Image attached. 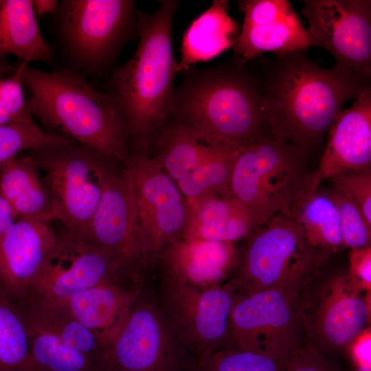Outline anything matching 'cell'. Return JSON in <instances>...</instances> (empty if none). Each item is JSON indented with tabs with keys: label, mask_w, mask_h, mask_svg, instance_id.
<instances>
[{
	"label": "cell",
	"mask_w": 371,
	"mask_h": 371,
	"mask_svg": "<svg viewBox=\"0 0 371 371\" xmlns=\"http://www.w3.org/2000/svg\"><path fill=\"white\" fill-rule=\"evenodd\" d=\"M247 63L234 56L216 66L181 71L169 119L203 139L236 148L268 134L262 99Z\"/></svg>",
	"instance_id": "cell-3"
},
{
	"label": "cell",
	"mask_w": 371,
	"mask_h": 371,
	"mask_svg": "<svg viewBox=\"0 0 371 371\" xmlns=\"http://www.w3.org/2000/svg\"><path fill=\"white\" fill-rule=\"evenodd\" d=\"M327 193L339 213L344 247L355 249L370 246L371 227L359 209L339 191L333 189Z\"/></svg>",
	"instance_id": "cell-33"
},
{
	"label": "cell",
	"mask_w": 371,
	"mask_h": 371,
	"mask_svg": "<svg viewBox=\"0 0 371 371\" xmlns=\"http://www.w3.org/2000/svg\"><path fill=\"white\" fill-rule=\"evenodd\" d=\"M233 301L234 290L227 282L207 288L164 282L159 306L198 361L225 346Z\"/></svg>",
	"instance_id": "cell-13"
},
{
	"label": "cell",
	"mask_w": 371,
	"mask_h": 371,
	"mask_svg": "<svg viewBox=\"0 0 371 371\" xmlns=\"http://www.w3.org/2000/svg\"><path fill=\"white\" fill-rule=\"evenodd\" d=\"M364 292L356 289L348 276L332 279L313 318L307 321L319 351L346 350L368 329L370 307Z\"/></svg>",
	"instance_id": "cell-21"
},
{
	"label": "cell",
	"mask_w": 371,
	"mask_h": 371,
	"mask_svg": "<svg viewBox=\"0 0 371 371\" xmlns=\"http://www.w3.org/2000/svg\"><path fill=\"white\" fill-rule=\"evenodd\" d=\"M302 148L268 134L238 150L233 167V196L263 219L291 216L314 188V172Z\"/></svg>",
	"instance_id": "cell-5"
},
{
	"label": "cell",
	"mask_w": 371,
	"mask_h": 371,
	"mask_svg": "<svg viewBox=\"0 0 371 371\" xmlns=\"http://www.w3.org/2000/svg\"><path fill=\"white\" fill-rule=\"evenodd\" d=\"M57 238L51 223L17 218L0 240V290L12 302L27 296Z\"/></svg>",
	"instance_id": "cell-18"
},
{
	"label": "cell",
	"mask_w": 371,
	"mask_h": 371,
	"mask_svg": "<svg viewBox=\"0 0 371 371\" xmlns=\"http://www.w3.org/2000/svg\"><path fill=\"white\" fill-rule=\"evenodd\" d=\"M27 371H35V370L32 367Z\"/></svg>",
	"instance_id": "cell-42"
},
{
	"label": "cell",
	"mask_w": 371,
	"mask_h": 371,
	"mask_svg": "<svg viewBox=\"0 0 371 371\" xmlns=\"http://www.w3.org/2000/svg\"><path fill=\"white\" fill-rule=\"evenodd\" d=\"M284 363L254 351L224 348L196 361L193 371H284Z\"/></svg>",
	"instance_id": "cell-31"
},
{
	"label": "cell",
	"mask_w": 371,
	"mask_h": 371,
	"mask_svg": "<svg viewBox=\"0 0 371 371\" xmlns=\"http://www.w3.org/2000/svg\"><path fill=\"white\" fill-rule=\"evenodd\" d=\"M175 0L152 13L138 12L139 41L133 56L117 68L105 92L124 125L131 150L148 153L169 118L179 73L172 49Z\"/></svg>",
	"instance_id": "cell-2"
},
{
	"label": "cell",
	"mask_w": 371,
	"mask_h": 371,
	"mask_svg": "<svg viewBox=\"0 0 371 371\" xmlns=\"http://www.w3.org/2000/svg\"><path fill=\"white\" fill-rule=\"evenodd\" d=\"M0 196L10 205L17 218L53 222L51 194L32 155H18L0 172Z\"/></svg>",
	"instance_id": "cell-24"
},
{
	"label": "cell",
	"mask_w": 371,
	"mask_h": 371,
	"mask_svg": "<svg viewBox=\"0 0 371 371\" xmlns=\"http://www.w3.org/2000/svg\"><path fill=\"white\" fill-rule=\"evenodd\" d=\"M27 64L23 61L11 77L0 79V126L34 123L22 87V73Z\"/></svg>",
	"instance_id": "cell-34"
},
{
	"label": "cell",
	"mask_w": 371,
	"mask_h": 371,
	"mask_svg": "<svg viewBox=\"0 0 371 371\" xmlns=\"http://www.w3.org/2000/svg\"><path fill=\"white\" fill-rule=\"evenodd\" d=\"M284 371H337L322 352L311 345H303L284 360Z\"/></svg>",
	"instance_id": "cell-36"
},
{
	"label": "cell",
	"mask_w": 371,
	"mask_h": 371,
	"mask_svg": "<svg viewBox=\"0 0 371 371\" xmlns=\"http://www.w3.org/2000/svg\"><path fill=\"white\" fill-rule=\"evenodd\" d=\"M58 1L56 0H34L32 1L33 9L36 19H39L44 14L56 10Z\"/></svg>",
	"instance_id": "cell-40"
},
{
	"label": "cell",
	"mask_w": 371,
	"mask_h": 371,
	"mask_svg": "<svg viewBox=\"0 0 371 371\" xmlns=\"http://www.w3.org/2000/svg\"><path fill=\"white\" fill-rule=\"evenodd\" d=\"M56 229L55 245L29 293L60 302L79 291L104 282L142 284L89 243L80 232L60 223Z\"/></svg>",
	"instance_id": "cell-16"
},
{
	"label": "cell",
	"mask_w": 371,
	"mask_h": 371,
	"mask_svg": "<svg viewBox=\"0 0 371 371\" xmlns=\"http://www.w3.org/2000/svg\"><path fill=\"white\" fill-rule=\"evenodd\" d=\"M315 44L335 60L333 67L371 79V1H302Z\"/></svg>",
	"instance_id": "cell-14"
},
{
	"label": "cell",
	"mask_w": 371,
	"mask_h": 371,
	"mask_svg": "<svg viewBox=\"0 0 371 371\" xmlns=\"http://www.w3.org/2000/svg\"><path fill=\"white\" fill-rule=\"evenodd\" d=\"M7 54L27 63H52V51L38 28L32 1L0 0V58Z\"/></svg>",
	"instance_id": "cell-26"
},
{
	"label": "cell",
	"mask_w": 371,
	"mask_h": 371,
	"mask_svg": "<svg viewBox=\"0 0 371 371\" xmlns=\"http://www.w3.org/2000/svg\"><path fill=\"white\" fill-rule=\"evenodd\" d=\"M188 224L183 238L235 243L248 238L266 220L232 192L186 199Z\"/></svg>",
	"instance_id": "cell-23"
},
{
	"label": "cell",
	"mask_w": 371,
	"mask_h": 371,
	"mask_svg": "<svg viewBox=\"0 0 371 371\" xmlns=\"http://www.w3.org/2000/svg\"><path fill=\"white\" fill-rule=\"evenodd\" d=\"M229 9L227 1L214 0L192 21L183 37L179 73L198 62L211 60L236 44L239 26L229 14Z\"/></svg>",
	"instance_id": "cell-25"
},
{
	"label": "cell",
	"mask_w": 371,
	"mask_h": 371,
	"mask_svg": "<svg viewBox=\"0 0 371 371\" xmlns=\"http://www.w3.org/2000/svg\"><path fill=\"white\" fill-rule=\"evenodd\" d=\"M238 4L244 22L234 52L240 59L249 62L267 52L280 55L315 47L289 1L240 0Z\"/></svg>",
	"instance_id": "cell-17"
},
{
	"label": "cell",
	"mask_w": 371,
	"mask_h": 371,
	"mask_svg": "<svg viewBox=\"0 0 371 371\" xmlns=\"http://www.w3.org/2000/svg\"><path fill=\"white\" fill-rule=\"evenodd\" d=\"M370 331L366 329L350 344L349 349L356 364L370 366Z\"/></svg>",
	"instance_id": "cell-38"
},
{
	"label": "cell",
	"mask_w": 371,
	"mask_h": 371,
	"mask_svg": "<svg viewBox=\"0 0 371 371\" xmlns=\"http://www.w3.org/2000/svg\"><path fill=\"white\" fill-rule=\"evenodd\" d=\"M330 179L334 189L355 205L371 227V169L346 172Z\"/></svg>",
	"instance_id": "cell-35"
},
{
	"label": "cell",
	"mask_w": 371,
	"mask_h": 371,
	"mask_svg": "<svg viewBox=\"0 0 371 371\" xmlns=\"http://www.w3.org/2000/svg\"><path fill=\"white\" fill-rule=\"evenodd\" d=\"M299 290L234 291L229 337L224 348L251 350L285 360L302 346L307 329Z\"/></svg>",
	"instance_id": "cell-8"
},
{
	"label": "cell",
	"mask_w": 371,
	"mask_h": 371,
	"mask_svg": "<svg viewBox=\"0 0 371 371\" xmlns=\"http://www.w3.org/2000/svg\"><path fill=\"white\" fill-rule=\"evenodd\" d=\"M13 303L21 314L36 321L66 344L96 361L102 350L99 341L63 303L49 302L30 293Z\"/></svg>",
	"instance_id": "cell-27"
},
{
	"label": "cell",
	"mask_w": 371,
	"mask_h": 371,
	"mask_svg": "<svg viewBox=\"0 0 371 371\" xmlns=\"http://www.w3.org/2000/svg\"><path fill=\"white\" fill-rule=\"evenodd\" d=\"M249 61L270 133L308 154L321 146L344 104L371 88L370 78L322 67L306 50Z\"/></svg>",
	"instance_id": "cell-1"
},
{
	"label": "cell",
	"mask_w": 371,
	"mask_h": 371,
	"mask_svg": "<svg viewBox=\"0 0 371 371\" xmlns=\"http://www.w3.org/2000/svg\"><path fill=\"white\" fill-rule=\"evenodd\" d=\"M80 233L128 276L144 282L153 267L137 243L133 188L127 164H121L109 179L95 212Z\"/></svg>",
	"instance_id": "cell-15"
},
{
	"label": "cell",
	"mask_w": 371,
	"mask_h": 371,
	"mask_svg": "<svg viewBox=\"0 0 371 371\" xmlns=\"http://www.w3.org/2000/svg\"><path fill=\"white\" fill-rule=\"evenodd\" d=\"M16 219L10 205L0 196V240Z\"/></svg>",
	"instance_id": "cell-39"
},
{
	"label": "cell",
	"mask_w": 371,
	"mask_h": 371,
	"mask_svg": "<svg viewBox=\"0 0 371 371\" xmlns=\"http://www.w3.org/2000/svg\"><path fill=\"white\" fill-rule=\"evenodd\" d=\"M141 296V284L110 282L79 291L60 303L94 335L102 350L120 335Z\"/></svg>",
	"instance_id": "cell-22"
},
{
	"label": "cell",
	"mask_w": 371,
	"mask_h": 371,
	"mask_svg": "<svg viewBox=\"0 0 371 371\" xmlns=\"http://www.w3.org/2000/svg\"><path fill=\"white\" fill-rule=\"evenodd\" d=\"M314 188L337 175L371 169V88L342 110L328 130Z\"/></svg>",
	"instance_id": "cell-20"
},
{
	"label": "cell",
	"mask_w": 371,
	"mask_h": 371,
	"mask_svg": "<svg viewBox=\"0 0 371 371\" xmlns=\"http://www.w3.org/2000/svg\"><path fill=\"white\" fill-rule=\"evenodd\" d=\"M355 371H371L370 366L356 364Z\"/></svg>",
	"instance_id": "cell-41"
},
{
	"label": "cell",
	"mask_w": 371,
	"mask_h": 371,
	"mask_svg": "<svg viewBox=\"0 0 371 371\" xmlns=\"http://www.w3.org/2000/svg\"><path fill=\"white\" fill-rule=\"evenodd\" d=\"M32 368L27 330L15 304L0 290V371Z\"/></svg>",
	"instance_id": "cell-30"
},
{
	"label": "cell",
	"mask_w": 371,
	"mask_h": 371,
	"mask_svg": "<svg viewBox=\"0 0 371 371\" xmlns=\"http://www.w3.org/2000/svg\"><path fill=\"white\" fill-rule=\"evenodd\" d=\"M238 149L208 141L169 119L158 132L148 155L175 181L186 199L230 192Z\"/></svg>",
	"instance_id": "cell-9"
},
{
	"label": "cell",
	"mask_w": 371,
	"mask_h": 371,
	"mask_svg": "<svg viewBox=\"0 0 371 371\" xmlns=\"http://www.w3.org/2000/svg\"><path fill=\"white\" fill-rule=\"evenodd\" d=\"M127 166L133 188L138 245L153 267L165 249L183 238L187 201L175 181L148 153L131 151Z\"/></svg>",
	"instance_id": "cell-10"
},
{
	"label": "cell",
	"mask_w": 371,
	"mask_h": 371,
	"mask_svg": "<svg viewBox=\"0 0 371 371\" xmlns=\"http://www.w3.org/2000/svg\"><path fill=\"white\" fill-rule=\"evenodd\" d=\"M349 278L353 286L370 292L371 286V246L350 249Z\"/></svg>",
	"instance_id": "cell-37"
},
{
	"label": "cell",
	"mask_w": 371,
	"mask_h": 371,
	"mask_svg": "<svg viewBox=\"0 0 371 371\" xmlns=\"http://www.w3.org/2000/svg\"><path fill=\"white\" fill-rule=\"evenodd\" d=\"M247 239L239 267L227 282L234 291L300 289L330 255L310 244L295 220L284 214Z\"/></svg>",
	"instance_id": "cell-7"
},
{
	"label": "cell",
	"mask_w": 371,
	"mask_h": 371,
	"mask_svg": "<svg viewBox=\"0 0 371 371\" xmlns=\"http://www.w3.org/2000/svg\"><path fill=\"white\" fill-rule=\"evenodd\" d=\"M61 29L74 56L91 70L106 67L134 32L138 10L132 0H67Z\"/></svg>",
	"instance_id": "cell-11"
},
{
	"label": "cell",
	"mask_w": 371,
	"mask_h": 371,
	"mask_svg": "<svg viewBox=\"0 0 371 371\" xmlns=\"http://www.w3.org/2000/svg\"><path fill=\"white\" fill-rule=\"evenodd\" d=\"M291 217L313 246L329 254L344 247L339 213L327 192L310 193Z\"/></svg>",
	"instance_id": "cell-29"
},
{
	"label": "cell",
	"mask_w": 371,
	"mask_h": 371,
	"mask_svg": "<svg viewBox=\"0 0 371 371\" xmlns=\"http://www.w3.org/2000/svg\"><path fill=\"white\" fill-rule=\"evenodd\" d=\"M182 344L159 304L141 296L122 330L96 359V371H181Z\"/></svg>",
	"instance_id": "cell-12"
},
{
	"label": "cell",
	"mask_w": 371,
	"mask_h": 371,
	"mask_svg": "<svg viewBox=\"0 0 371 371\" xmlns=\"http://www.w3.org/2000/svg\"><path fill=\"white\" fill-rule=\"evenodd\" d=\"M35 123L0 126V172L5 165L23 151H32L59 139Z\"/></svg>",
	"instance_id": "cell-32"
},
{
	"label": "cell",
	"mask_w": 371,
	"mask_h": 371,
	"mask_svg": "<svg viewBox=\"0 0 371 371\" xmlns=\"http://www.w3.org/2000/svg\"><path fill=\"white\" fill-rule=\"evenodd\" d=\"M53 202V222L79 232L88 226L105 186L124 164L65 136L30 151Z\"/></svg>",
	"instance_id": "cell-6"
},
{
	"label": "cell",
	"mask_w": 371,
	"mask_h": 371,
	"mask_svg": "<svg viewBox=\"0 0 371 371\" xmlns=\"http://www.w3.org/2000/svg\"><path fill=\"white\" fill-rule=\"evenodd\" d=\"M20 314L27 330L33 368L38 371H96L93 358L68 346L33 319Z\"/></svg>",
	"instance_id": "cell-28"
},
{
	"label": "cell",
	"mask_w": 371,
	"mask_h": 371,
	"mask_svg": "<svg viewBox=\"0 0 371 371\" xmlns=\"http://www.w3.org/2000/svg\"><path fill=\"white\" fill-rule=\"evenodd\" d=\"M22 82L30 94L26 102L32 115L80 145L128 164L131 148L120 116L106 93L84 76L27 64Z\"/></svg>",
	"instance_id": "cell-4"
},
{
	"label": "cell",
	"mask_w": 371,
	"mask_h": 371,
	"mask_svg": "<svg viewBox=\"0 0 371 371\" xmlns=\"http://www.w3.org/2000/svg\"><path fill=\"white\" fill-rule=\"evenodd\" d=\"M240 259L235 243L182 238L165 249L155 264L164 283L207 288L224 284Z\"/></svg>",
	"instance_id": "cell-19"
}]
</instances>
